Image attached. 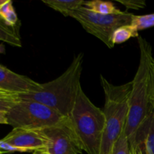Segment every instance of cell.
I'll return each mask as SVG.
<instances>
[{
    "label": "cell",
    "mask_w": 154,
    "mask_h": 154,
    "mask_svg": "<svg viewBox=\"0 0 154 154\" xmlns=\"http://www.w3.org/2000/svg\"><path fill=\"white\" fill-rule=\"evenodd\" d=\"M84 6L95 13L101 14H114L122 11L117 8L113 2L108 1H102V0L85 1Z\"/></svg>",
    "instance_id": "obj_12"
},
{
    "label": "cell",
    "mask_w": 154,
    "mask_h": 154,
    "mask_svg": "<svg viewBox=\"0 0 154 154\" xmlns=\"http://www.w3.org/2000/svg\"><path fill=\"white\" fill-rule=\"evenodd\" d=\"M84 54L75 57L68 69L56 79L42 84L38 92L20 94L21 100L40 102L54 108L64 117H69L81 89Z\"/></svg>",
    "instance_id": "obj_2"
},
{
    "label": "cell",
    "mask_w": 154,
    "mask_h": 154,
    "mask_svg": "<svg viewBox=\"0 0 154 154\" xmlns=\"http://www.w3.org/2000/svg\"><path fill=\"white\" fill-rule=\"evenodd\" d=\"M117 2L121 3L128 9L138 10L140 8H144L146 6L144 0H117Z\"/></svg>",
    "instance_id": "obj_18"
},
{
    "label": "cell",
    "mask_w": 154,
    "mask_h": 154,
    "mask_svg": "<svg viewBox=\"0 0 154 154\" xmlns=\"http://www.w3.org/2000/svg\"><path fill=\"white\" fill-rule=\"evenodd\" d=\"M32 154H51L48 151H47L45 149L42 150H36L34 152H32Z\"/></svg>",
    "instance_id": "obj_23"
},
{
    "label": "cell",
    "mask_w": 154,
    "mask_h": 154,
    "mask_svg": "<svg viewBox=\"0 0 154 154\" xmlns=\"http://www.w3.org/2000/svg\"><path fill=\"white\" fill-rule=\"evenodd\" d=\"M151 71H152V75H153L154 78V58L152 59V61H151Z\"/></svg>",
    "instance_id": "obj_24"
},
{
    "label": "cell",
    "mask_w": 154,
    "mask_h": 154,
    "mask_svg": "<svg viewBox=\"0 0 154 154\" xmlns=\"http://www.w3.org/2000/svg\"><path fill=\"white\" fill-rule=\"evenodd\" d=\"M138 154H144V153H143L142 152H141V153H138Z\"/></svg>",
    "instance_id": "obj_28"
},
{
    "label": "cell",
    "mask_w": 154,
    "mask_h": 154,
    "mask_svg": "<svg viewBox=\"0 0 154 154\" xmlns=\"http://www.w3.org/2000/svg\"><path fill=\"white\" fill-rule=\"evenodd\" d=\"M140 60L138 69L132 81V91L129 102L126 135L130 150L138 147L141 134L152 110L151 61L152 48L145 38L138 36Z\"/></svg>",
    "instance_id": "obj_1"
},
{
    "label": "cell",
    "mask_w": 154,
    "mask_h": 154,
    "mask_svg": "<svg viewBox=\"0 0 154 154\" xmlns=\"http://www.w3.org/2000/svg\"><path fill=\"white\" fill-rule=\"evenodd\" d=\"M7 1L8 0H0V8H1L3 5L5 4V3L7 2Z\"/></svg>",
    "instance_id": "obj_25"
},
{
    "label": "cell",
    "mask_w": 154,
    "mask_h": 154,
    "mask_svg": "<svg viewBox=\"0 0 154 154\" xmlns=\"http://www.w3.org/2000/svg\"><path fill=\"white\" fill-rule=\"evenodd\" d=\"M2 45H0V54H1V52H2Z\"/></svg>",
    "instance_id": "obj_27"
},
{
    "label": "cell",
    "mask_w": 154,
    "mask_h": 154,
    "mask_svg": "<svg viewBox=\"0 0 154 154\" xmlns=\"http://www.w3.org/2000/svg\"><path fill=\"white\" fill-rule=\"evenodd\" d=\"M0 124L8 125V112L0 111Z\"/></svg>",
    "instance_id": "obj_20"
},
{
    "label": "cell",
    "mask_w": 154,
    "mask_h": 154,
    "mask_svg": "<svg viewBox=\"0 0 154 154\" xmlns=\"http://www.w3.org/2000/svg\"><path fill=\"white\" fill-rule=\"evenodd\" d=\"M0 41L12 46L21 48L22 42L17 26H11L0 17Z\"/></svg>",
    "instance_id": "obj_11"
},
{
    "label": "cell",
    "mask_w": 154,
    "mask_h": 154,
    "mask_svg": "<svg viewBox=\"0 0 154 154\" xmlns=\"http://www.w3.org/2000/svg\"></svg>",
    "instance_id": "obj_29"
},
{
    "label": "cell",
    "mask_w": 154,
    "mask_h": 154,
    "mask_svg": "<svg viewBox=\"0 0 154 154\" xmlns=\"http://www.w3.org/2000/svg\"><path fill=\"white\" fill-rule=\"evenodd\" d=\"M0 89L20 95L40 91L42 84L0 65Z\"/></svg>",
    "instance_id": "obj_9"
},
{
    "label": "cell",
    "mask_w": 154,
    "mask_h": 154,
    "mask_svg": "<svg viewBox=\"0 0 154 154\" xmlns=\"http://www.w3.org/2000/svg\"><path fill=\"white\" fill-rule=\"evenodd\" d=\"M0 17L11 26H17V15L11 0H8L7 2L0 8Z\"/></svg>",
    "instance_id": "obj_15"
},
{
    "label": "cell",
    "mask_w": 154,
    "mask_h": 154,
    "mask_svg": "<svg viewBox=\"0 0 154 154\" xmlns=\"http://www.w3.org/2000/svg\"><path fill=\"white\" fill-rule=\"evenodd\" d=\"M126 127L123 129L118 139L114 143L111 154H131L129 140L126 135Z\"/></svg>",
    "instance_id": "obj_17"
},
{
    "label": "cell",
    "mask_w": 154,
    "mask_h": 154,
    "mask_svg": "<svg viewBox=\"0 0 154 154\" xmlns=\"http://www.w3.org/2000/svg\"><path fill=\"white\" fill-rule=\"evenodd\" d=\"M132 26L138 31L154 26V13L145 15H133Z\"/></svg>",
    "instance_id": "obj_16"
},
{
    "label": "cell",
    "mask_w": 154,
    "mask_h": 154,
    "mask_svg": "<svg viewBox=\"0 0 154 154\" xmlns=\"http://www.w3.org/2000/svg\"><path fill=\"white\" fill-rule=\"evenodd\" d=\"M42 2L63 16L69 17L71 12L84 5L83 0H42Z\"/></svg>",
    "instance_id": "obj_10"
},
{
    "label": "cell",
    "mask_w": 154,
    "mask_h": 154,
    "mask_svg": "<svg viewBox=\"0 0 154 154\" xmlns=\"http://www.w3.org/2000/svg\"><path fill=\"white\" fill-rule=\"evenodd\" d=\"M69 117L87 154H100L105 128L103 110L96 106L81 87Z\"/></svg>",
    "instance_id": "obj_4"
},
{
    "label": "cell",
    "mask_w": 154,
    "mask_h": 154,
    "mask_svg": "<svg viewBox=\"0 0 154 154\" xmlns=\"http://www.w3.org/2000/svg\"><path fill=\"white\" fill-rule=\"evenodd\" d=\"M100 81L105 93L103 112L105 118L100 154H111L114 143L126 127L132 81L122 85H114L103 75H100Z\"/></svg>",
    "instance_id": "obj_3"
},
{
    "label": "cell",
    "mask_w": 154,
    "mask_h": 154,
    "mask_svg": "<svg viewBox=\"0 0 154 154\" xmlns=\"http://www.w3.org/2000/svg\"><path fill=\"white\" fill-rule=\"evenodd\" d=\"M138 36L139 35L138 30L132 24H129V25L122 26L115 29L112 35L111 41L113 45H115L123 43L131 38H138Z\"/></svg>",
    "instance_id": "obj_13"
},
{
    "label": "cell",
    "mask_w": 154,
    "mask_h": 154,
    "mask_svg": "<svg viewBox=\"0 0 154 154\" xmlns=\"http://www.w3.org/2000/svg\"><path fill=\"white\" fill-rule=\"evenodd\" d=\"M17 94V93H10V92L5 91V90H3L2 89H0V97H5V96H12V95Z\"/></svg>",
    "instance_id": "obj_22"
},
{
    "label": "cell",
    "mask_w": 154,
    "mask_h": 154,
    "mask_svg": "<svg viewBox=\"0 0 154 154\" xmlns=\"http://www.w3.org/2000/svg\"><path fill=\"white\" fill-rule=\"evenodd\" d=\"M0 150L8 152V153H14V152H18V153H30V152H32V150H27V149L19 148V147H14V146L4 141L2 139L0 140Z\"/></svg>",
    "instance_id": "obj_19"
},
{
    "label": "cell",
    "mask_w": 154,
    "mask_h": 154,
    "mask_svg": "<svg viewBox=\"0 0 154 154\" xmlns=\"http://www.w3.org/2000/svg\"><path fill=\"white\" fill-rule=\"evenodd\" d=\"M144 154H154V108L152 106L144 140Z\"/></svg>",
    "instance_id": "obj_14"
},
{
    "label": "cell",
    "mask_w": 154,
    "mask_h": 154,
    "mask_svg": "<svg viewBox=\"0 0 154 154\" xmlns=\"http://www.w3.org/2000/svg\"><path fill=\"white\" fill-rule=\"evenodd\" d=\"M8 153H8V152L3 151V150H0V154H8Z\"/></svg>",
    "instance_id": "obj_26"
},
{
    "label": "cell",
    "mask_w": 154,
    "mask_h": 154,
    "mask_svg": "<svg viewBox=\"0 0 154 154\" xmlns=\"http://www.w3.org/2000/svg\"><path fill=\"white\" fill-rule=\"evenodd\" d=\"M2 140L14 147L27 149L34 152L36 150H46L49 140L42 130L14 128Z\"/></svg>",
    "instance_id": "obj_8"
},
{
    "label": "cell",
    "mask_w": 154,
    "mask_h": 154,
    "mask_svg": "<svg viewBox=\"0 0 154 154\" xmlns=\"http://www.w3.org/2000/svg\"><path fill=\"white\" fill-rule=\"evenodd\" d=\"M151 105L154 108V78L153 75H152L151 78Z\"/></svg>",
    "instance_id": "obj_21"
},
{
    "label": "cell",
    "mask_w": 154,
    "mask_h": 154,
    "mask_svg": "<svg viewBox=\"0 0 154 154\" xmlns=\"http://www.w3.org/2000/svg\"><path fill=\"white\" fill-rule=\"evenodd\" d=\"M42 131L49 140L46 150L51 154L82 153V144L69 117Z\"/></svg>",
    "instance_id": "obj_7"
},
{
    "label": "cell",
    "mask_w": 154,
    "mask_h": 154,
    "mask_svg": "<svg viewBox=\"0 0 154 154\" xmlns=\"http://www.w3.org/2000/svg\"><path fill=\"white\" fill-rule=\"evenodd\" d=\"M133 15L127 11L101 14L82 6L71 12L69 17L76 20L87 32L102 41L108 48H113L114 45L111 38L114 32L122 26L131 24Z\"/></svg>",
    "instance_id": "obj_6"
},
{
    "label": "cell",
    "mask_w": 154,
    "mask_h": 154,
    "mask_svg": "<svg viewBox=\"0 0 154 154\" xmlns=\"http://www.w3.org/2000/svg\"><path fill=\"white\" fill-rule=\"evenodd\" d=\"M64 116L54 108L32 100H20L8 112V123L14 128L43 130L57 124Z\"/></svg>",
    "instance_id": "obj_5"
}]
</instances>
